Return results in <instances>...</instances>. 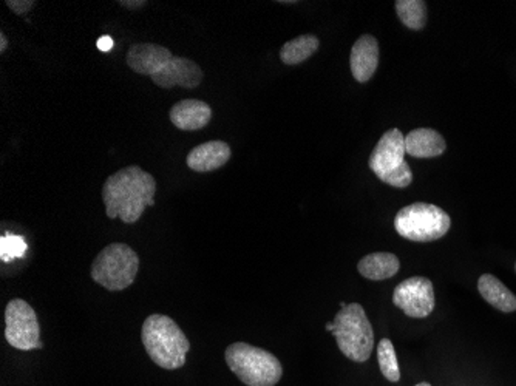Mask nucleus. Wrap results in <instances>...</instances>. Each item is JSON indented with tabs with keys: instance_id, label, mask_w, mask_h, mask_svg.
<instances>
[{
	"instance_id": "1a4fd4ad",
	"label": "nucleus",
	"mask_w": 516,
	"mask_h": 386,
	"mask_svg": "<svg viewBox=\"0 0 516 386\" xmlns=\"http://www.w3.org/2000/svg\"><path fill=\"white\" fill-rule=\"evenodd\" d=\"M393 303L411 319H425L435 310L433 283L425 277H410L394 288Z\"/></svg>"
},
{
	"instance_id": "2eb2a0df",
	"label": "nucleus",
	"mask_w": 516,
	"mask_h": 386,
	"mask_svg": "<svg viewBox=\"0 0 516 386\" xmlns=\"http://www.w3.org/2000/svg\"><path fill=\"white\" fill-rule=\"evenodd\" d=\"M447 144L433 128H416L405 137V152L413 157H436L445 152Z\"/></svg>"
},
{
	"instance_id": "423d86ee",
	"label": "nucleus",
	"mask_w": 516,
	"mask_h": 386,
	"mask_svg": "<svg viewBox=\"0 0 516 386\" xmlns=\"http://www.w3.org/2000/svg\"><path fill=\"white\" fill-rule=\"evenodd\" d=\"M450 215L435 204L414 203L400 208L394 218V229L402 239L430 243L450 230Z\"/></svg>"
},
{
	"instance_id": "ddd939ff",
	"label": "nucleus",
	"mask_w": 516,
	"mask_h": 386,
	"mask_svg": "<svg viewBox=\"0 0 516 386\" xmlns=\"http://www.w3.org/2000/svg\"><path fill=\"white\" fill-rule=\"evenodd\" d=\"M232 150L225 141H207L190 150L186 164L190 170L198 173L214 172L226 166Z\"/></svg>"
},
{
	"instance_id": "39448f33",
	"label": "nucleus",
	"mask_w": 516,
	"mask_h": 386,
	"mask_svg": "<svg viewBox=\"0 0 516 386\" xmlns=\"http://www.w3.org/2000/svg\"><path fill=\"white\" fill-rule=\"evenodd\" d=\"M139 269V257L124 243L106 246L93 259L92 279L104 290L118 292L133 285Z\"/></svg>"
},
{
	"instance_id": "6ab92c4d",
	"label": "nucleus",
	"mask_w": 516,
	"mask_h": 386,
	"mask_svg": "<svg viewBox=\"0 0 516 386\" xmlns=\"http://www.w3.org/2000/svg\"><path fill=\"white\" fill-rule=\"evenodd\" d=\"M399 19L410 30L420 31L427 25V4L424 0H398Z\"/></svg>"
},
{
	"instance_id": "aec40b11",
	"label": "nucleus",
	"mask_w": 516,
	"mask_h": 386,
	"mask_svg": "<svg viewBox=\"0 0 516 386\" xmlns=\"http://www.w3.org/2000/svg\"><path fill=\"white\" fill-rule=\"evenodd\" d=\"M379 368L387 381L398 383L400 381V370H399L398 357L394 350L393 341L390 339H382L378 345Z\"/></svg>"
},
{
	"instance_id": "393cba45",
	"label": "nucleus",
	"mask_w": 516,
	"mask_h": 386,
	"mask_svg": "<svg viewBox=\"0 0 516 386\" xmlns=\"http://www.w3.org/2000/svg\"><path fill=\"white\" fill-rule=\"evenodd\" d=\"M8 48V39H6L5 33L0 31V53H5Z\"/></svg>"
},
{
	"instance_id": "f257e3e1",
	"label": "nucleus",
	"mask_w": 516,
	"mask_h": 386,
	"mask_svg": "<svg viewBox=\"0 0 516 386\" xmlns=\"http://www.w3.org/2000/svg\"><path fill=\"white\" fill-rule=\"evenodd\" d=\"M157 179L139 166H128L110 175L103 186V201L108 218L135 224L147 206H155Z\"/></svg>"
},
{
	"instance_id": "7ed1b4c3",
	"label": "nucleus",
	"mask_w": 516,
	"mask_h": 386,
	"mask_svg": "<svg viewBox=\"0 0 516 386\" xmlns=\"http://www.w3.org/2000/svg\"><path fill=\"white\" fill-rule=\"evenodd\" d=\"M226 363L246 386H276L283 366L269 350L237 341L226 348Z\"/></svg>"
},
{
	"instance_id": "bb28decb",
	"label": "nucleus",
	"mask_w": 516,
	"mask_h": 386,
	"mask_svg": "<svg viewBox=\"0 0 516 386\" xmlns=\"http://www.w3.org/2000/svg\"><path fill=\"white\" fill-rule=\"evenodd\" d=\"M416 386H431V385H430V383H427V381H422V383H418V385Z\"/></svg>"
},
{
	"instance_id": "b1692460",
	"label": "nucleus",
	"mask_w": 516,
	"mask_h": 386,
	"mask_svg": "<svg viewBox=\"0 0 516 386\" xmlns=\"http://www.w3.org/2000/svg\"><path fill=\"white\" fill-rule=\"evenodd\" d=\"M112 46H113L112 37L110 36L99 37V41H97V48H99V50L104 51V53H107V51L112 50Z\"/></svg>"
},
{
	"instance_id": "0eeeda50",
	"label": "nucleus",
	"mask_w": 516,
	"mask_h": 386,
	"mask_svg": "<svg viewBox=\"0 0 516 386\" xmlns=\"http://www.w3.org/2000/svg\"><path fill=\"white\" fill-rule=\"evenodd\" d=\"M405 137L398 128H391L379 139L369 157V166L382 183L393 188H409L413 172L405 161Z\"/></svg>"
},
{
	"instance_id": "a211bd4d",
	"label": "nucleus",
	"mask_w": 516,
	"mask_h": 386,
	"mask_svg": "<svg viewBox=\"0 0 516 386\" xmlns=\"http://www.w3.org/2000/svg\"><path fill=\"white\" fill-rule=\"evenodd\" d=\"M320 41L314 35H303L281 46L280 59L287 66H298L319 50Z\"/></svg>"
},
{
	"instance_id": "6e6552de",
	"label": "nucleus",
	"mask_w": 516,
	"mask_h": 386,
	"mask_svg": "<svg viewBox=\"0 0 516 386\" xmlns=\"http://www.w3.org/2000/svg\"><path fill=\"white\" fill-rule=\"evenodd\" d=\"M5 339L15 350H41V326L25 300L13 299L5 308Z\"/></svg>"
},
{
	"instance_id": "a878e982",
	"label": "nucleus",
	"mask_w": 516,
	"mask_h": 386,
	"mask_svg": "<svg viewBox=\"0 0 516 386\" xmlns=\"http://www.w3.org/2000/svg\"><path fill=\"white\" fill-rule=\"evenodd\" d=\"M332 328H334V325H332L331 321H329V323H327V330L332 332Z\"/></svg>"
},
{
	"instance_id": "f03ea898",
	"label": "nucleus",
	"mask_w": 516,
	"mask_h": 386,
	"mask_svg": "<svg viewBox=\"0 0 516 386\" xmlns=\"http://www.w3.org/2000/svg\"><path fill=\"white\" fill-rule=\"evenodd\" d=\"M141 340L148 357L163 370H178L185 366L190 350L183 330L177 321L163 314H152L144 321Z\"/></svg>"
},
{
	"instance_id": "5701e85b",
	"label": "nucleus",
	"mask_w": 516,
	"mask_h": 386,
	"mask_svg": "<svg viewBox=\"0 0 516 386\" xmlns=\"http://www.w3.org/2000/svg\"><path fill=\"white\" fill-rule=\"evenodd\" d=\"M118 4L127 10H138V8L147 5L146 0H119Z\"/></svg>"
},
{
	"instance_id": "cd10ccee",
	"label": "nucleus",
	"mask_w": 516,
	"mask_h": 386,
	"mask_svg": "<svg viewBox=\"0 0 516 386\" xmlns=\"http://www.w3.org/2000/svg\"><path fill=\"white\" fill-rule=\"evenodd\" d=\"M515 272H516V263H515Z\"/></svg>"
},
{
	"instance_id": "9d476101",
	"label": "nucleus",
	"mask_w": 516,
	"mask_h": 386,
	"mask_svg": "<svg viewBox=\"0 0 516 386\" xmlns=\"http://www.w3.org/2000/svg\"><path fill=\"white\" fill-rule=\"evenodd\" d=\"M203 76L205 75L198 64L186 57L174 56L150 79L155 86L164 90H170L174 86H183L186 90H192L201 84Z\"/></svg>"
},
{
	"instance_id": "4468645a",
	"label": "nucleus",
	"mask_w": 516,
	"mask_h": 386,
	"mask_svg": "<svg viewBox=\"0 0 516 386\" xmlns=\"http://www.w3.org/2000/svg\"><path fill=\"white\" fill-rule=\"evenodd\" d=\"M170 122L185 132L201 130L212 119V108L199 99H183L177 102L169 112Z\"/></svg>"
},
{
	"instance_id": "412c9836",
	"label": "nucleus",
	"mask_w": 516,
	"mask_h": 386,
	"mask_svg": "<svg viewBox=\"0 0 516 386\" xmlns=\"http://www.w3.org/2000/svg\"><path fill=\"white\" fill-rule=\"evenodd\" d=\"M26 244L21 237H4L2 239V259L10 261V259L22 257L25 252Z\"/></svg>"
},
{
	"instance_id": "dca6fc26",
	"label": "nucleus",
	"mask_w": 516,
	"mask_h": 386,
	"mask_svg": "<svg viewBox=\"0 0 516 386\" xmlns=\"http://www.w3.org/2000/svg\"><path fill=\"white\" fill-rule=\"evenodd\" d=\"M478 290L482 299L501 312L511 314L516 310V297L502 281L496 279L495 275H481L478 279Z\"/></svg>"
},
{
	"instance_id": "4be33fe9",
	"label": "nucleus",
	"mask_w": 516,
	"mask_h": 386,
	"mask_svg": "<svg viewBox=\"0 0 516 386\" xmlns=\"http://www.w3.org/2000/svg\"><path fill=\"white\" fill-rule=\"evenodd\" d=\"M6 5L15 15H24L36 5L35 0H6Z\"/></svg>"
},
{
	"instance_id": "20e7f679",
	"label": "nucleus",
	"mask_w": 516,
	"mask_h": 386,
	"mask_svg": "<svg viewBox=\"0 0 516 386\" xmlns=\"http://www.w3.org/2000/svg\"><path fill=\"white\" fill-rule=\"evenodd\" d=\"M332 334L343 356L356 363H363L374 348V330L362 305L351 303L336 314Z\"/></svg>"
},
{
	"instance_id": "f3484780",
	"label": "nucleus",
	"mask_w": 516,
	"mask_h": 386,
	"mask_svg": "<svg viewBox=\"0 0 516 386\" xmlns=\"http://www.w3.org/2000/svg\"><path fill=\"white\" fill-rule=\"evenodd\" d=\"M400 269V261L398 257L390 252H376L363 257L359 261L358 270L365 279L380 281L389 279L398 274Z\"/></svg>"
},
{
	"instance_id": "9b49d317",
	"label": "nucleus",
	"mask_w": 516,
	"mask_h": 386,
	"mask_svg": "<svg viewBox=\"0 0 516 386\" xmlns=\"http://www.w3.org/2000/svg\"><path fill=\"white\" fill-rule=\"evenodd\" d=\"M174 57L172 51L158 44H133L127 51V66L133 72L152 77Z\"/></svg>"
},
{
	"instance_id": "f8f14e48",
	"label": "nucleus",
	"mask_w": 516,
	"mask_h": 386,
	"mask_svg": "<svg viewBox=\"0 0 516 386\" xmlns=\"http://www.w3.org/2000/svg\"><path fill=\"white\" fill-rule=\"evenodd\" d=\"M354 79L365 84L373 77L379 66V44L371 35H363L354 42L349 56Z\"/></svg>"
}]
</instances>
